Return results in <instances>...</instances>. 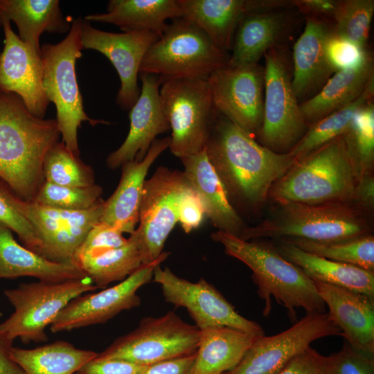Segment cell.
<instances>
[{
	"instance_id": "1",
	"label": "cell",
	"mask_w": 374,
	"mask_h": 374,
	"mask_svg": "<svg viewBox=\"0 0 374 374\" xmlns=\"http://www.w3.org/2000/svg\"><path fill=\"white\" fill-rule=\"evenodd\" d=\"M205 150L232 206L253 212L262 208L272 186L296 162L289 152L262 145L220 113Z\"/></svg>"
},
{
	"instance_id": "2",
	"label": "cell",
	"mask_w": 374,
	"mask_h": 374,
	"mask_svg": "<svg viewBox=\"0 0 374 374\" xmlns=\"http://www.w3.org/2000/svg\"><path fill=\"white\" fill-rule=\"evenodd\" d=\"M60 136L56 119L33 116L19 96L0 90V179L19 198L35 199L45 157Z\"/></svg>"
},
{
	"instance_id": "3",
	"label": "cell",
	"mask_w": 374,
	"mask_h": 374,
	"mask_svg": "<svg viewBox=\"0 0 374 374\" xmlns=\"http://www.w3.org/2000/svg\"><path fill=\"white\" fill-rule=\"evenodd\" d=\"M211 238L221 244L225 253L246 265L252 271L259 297L264 301L262 314L268 317L274 298L283 306L292 322L297 321L298 308L306 314L325 312L326 305L314 281L285 258L272 244L258 239L244 240L217 231Z\"/></svg>"
},
{
	"instance_id": "4",
	"label": "cell",
	"mask_w": 374,
	"mask_h": 374,
	"mask_svg": "<svg viewBox=\"0 0 374 374\" xmlns=\"http://www.w3.org/2000/svg\"><path fill=\"white\" fill-rule=\"evenodd\" d=\"M361 179L341 135L297 161L272 186L276 204L355 202Z\"/></svg>"
},
{
	"instance_id": "5",
	"label": "cell",
	"mask_w": 374,
	"mask_h": 374,
	"mask_svg": "<svg viewBox=\"0 0 374 374\" xmlns=\"http://www.w3.org/2000/svg\"><path fill=\"white\" fill-rule=\"evenodd\" d=\"M368 212L355 202L277 204L272 214L253 226H246L239 238L346 240L371 234Z\"/></svg>"
},
{
	"instance_id": "6",
	"label": "cell",
	"mask_w": 374,
	"mask_h": 374,
	"mask_svg": "<svg viewBox=\"0 0 374 374\" xmlns=\"http://www.w3.org/2000/svg\"><path fill=\"white\" fill-rule=\"evenodd\" d=\"M230 54L218 48L198 26L184 17L171 19L146 52L139 73L175 78H208L226 66Z\"/></svg>"
},
{
	"instance_id": "7",
	"label": "cell",
	"mask_w": 374,
	"mask_h": 374,
	"mask_svg": "<svg viewBox=\"0 0 374 374\" xmlns=\"http://www.w3.org/2000/svg\"><path fill=\"white\" fill-rule=\"evenodd\" d=\"M83 19H73L68 35L57 44H44L40 47L43 66V87L46 97L56 107L57 122L62 142L80 156L78 129L83 121L91 125L109 124L103 120L89 117L84 110L79 89L75 64L82 56Z\"/></svg>"
},
{
	"instance_id": "8",
	"label": "cell",
	"mask_w": 374,
	"mask_h": 374,
	"mask_svg": "<svg viewBox=\"0 0 374 374\" xmlns=\"http://www.w3.org/2000/svg\"><path fill=\"white\" fill-rule=\"evenodd\" d=\"M265 57L264 109L258 137L277 153L288 152L308 128L292 87V60L287 46L269 49Z\"/></svg>"
},
{
	"instance_id": "9",
	"label": "cell",
	"mask_w": 374,
	"mask_h": 374,
	"mask_svg": "<svg viewBox=\"0 0 374 374\" xmlns=\"http://www.w3.org/2000/svg\"><path fill=\"white\" fill-rule=\"evenodd\" d=\"M159 96L171 130V152L181 159L202 152L219 114L207 79L168 80Z\"/></svg>"
},
{
	"instance_id": "10",
	"label": "cell",
	"mask_w": 374,
	"mask_h": 374,
	"mask_svg": "<svg viewBox=\"0 0 374 374\" xmlns=\"http://www.w3.org/2000/svg\"><path fill=\"white\" fill-rule=\"evenodd\" d=\"M99 287L89 277L60 283L40 281L22 283L4 291L14 312L0 323V330L12 341L24 344L47 340L45 328L73 299Z\"/></svg>"
},
{
	"instance_id": "11",
	"label": "cell",
	"mask_w": 374,
	"mask_h": 374,
	"mask_svg": "<svg viewBox=\"0 0 374 374\" xmlns=\"http://www.w3.org/2000/svg\"><path fill=\"white\" fill-rule=\"evenodd\" d=\"M200 333L195 325L169 311L142 319L134 330L116 339L98 355L149 366L196 353Z\"/></svg>"
},
{
	"instance_id": "12",
	"label": "cell",
	"mask_w": 374,
	"mask_h": 374,
	"mask_svg": "<svg viewBox=\"0 0 374 374\" xmlns=\"http://www.w3.org/2000/svg\"><path fill=\"white\" fill-rule=\"evenodd\" d=\"M188 181L183 171L160 166L145 179L135 233L142 265L158 259L166 241L178 222V203Z\"/></svg>"
},
{
	"instance_id": "13",
	"label": "cell",
	"mask_w": 374,
	"mask_h": 374,
	"mask_svg": "<svg viewBox=\"0 0 374 374\" xmlns=\"http://www.w3.org/2000/svg\"><path fill=\"white\" fill-rule=\"evenodd\" d=\"M152 278L160 285L166 301L186 309L199 330L226 326L256 337L265 335L260 325L239 314L204 278L193 283L178 276L168 267H161L160 265L155 267Z\"/></svg>"
},
{
	"instance_id": "14",
	"label": "cell",
	"mask_w": 374,
	"mask_h": 374,
	"mask_svg": "<svg viewBox=\"0 0 374 374\" xmlns=\"http://www.w3.org/2000/svg\"><path fill=\"white\" fill-rule=\"evenodd\" d=\"M337 335L341 330L327 312L306 314L280 333L258 337L237 366L223 374H278L313 341Z\"/></svg>"
},
{
	"instance_id": "15",
	"label": "cell",
	"mask_w": 374,
	"mask_h": 374,
	"mask_svg": "<svg viewBox=\"0 0 374 374\" xmlns=\"http://www.w3.org/2000/svg\"><path fill=\"white\" fill-rule=\"evenodd\" d=\"M217 112L255 138L264 109L265 69L258 63L216 70L207 79Z\"/></svg>"
},
{
	"instance_id": "16",
	"label": "cell",
	"mask_w": 374,
	"mask_h": 374,
	"mask_svg": "<svg viewBox=\"0 0 374 374\" xmlns=\"http://www.w3.org/2000/svg\"><path fill=\"white\" fill-rule=\"evenodd\" d=\"M169 255L170 252L163 251L158 259L142 265L116 285L96 293H87L73 299L50 325L51 331H70L104 323L122 311L138 307L141 300L137 291L150 282L155 267Z\"/></svg>"
},
{
	"instance_id": "17",
	"label": "cell",
	"mask_w": 374,
	"mask_h": 374,
	"mask_svg": "<svg viewBox=\"0 0 374 374\" xmlns=\"http://www.w3.org/2000/svg\"><path fill=\"white\" fill-rule=\"evenodd\" d=\"M159 36L153 32H107L93 27L83 19V48L101 53L116 70L121 80L116 103L122 109L130 110L139 98L140 66L146 52Z\"/></svg>"
},
{
	"instance_id": "18",
	"label": "cell",
	"mask_w": 374,
	"mask_h": 374,
	"mask_svg": "<svg viewBox=\"0 0 374 374\" xmlns=\"http://www.w3.org/2000/svg\"><path fill=\"white\" fill-rule=\"evenodd\" d=\"M4 46L0 53V90L17 94L33 116L44 118L49 100L43 87L40 54L12 30L10 22L0 21Z\"/></svg>"
},
{
	"instance_id": "19",
	"label": "cell",
	"mask_w": 374,
	"mask_h": 374,
	"mask_svg": "<svg viewBox=\"0 0 374 374\" xmlns=\"http://www.w3.org/2000/svg\"><path fill=\"white\" fill-rule=\"evenodd\" d=\"M141 89L139 98L130 109V130L122 145L109 154L107 166L111 169L127 162L141 161L156 137L170 130L163 114L159 89L160 78L155 75L139 73Z\"/></svg>"
},
{
	"instance_id": "20",
	"label": "cell",
	"mask_w": 374,
	"mask_h": 374,
	"mask_svg": "<svg viewBox=\"0 0 374 374\" xmlns=\"http://www.w3.org/2000/svg\"><path fill=\"white\" fill-rule=\"evenodd\" d=\"M289 8L244 14L234 34L227 66L258 63L269 49L285 46L296 20Z\"/></svg>"
},
{
	"instance_id": "21",
	"label": "cell",
	"mask_w": 374,
	"mask_h": 374,
	"mask_svg": "<svg viewBox=\"0 0 374 374\" xmlns=\"http://www.w3.org/2000/svg\"><path fill=\"white\" fill-rule=\"evenodd\" d=\"M314 283L344 340L357 350L374 355V298L334 285Z\"/></svg>"
},
{
	"instance_id": "22",
	"label": "cell",
	"mask_w": 374,
	"mask_h": 374,
	"mask_svg": "<svg viewBox=\"0 0 374 374\" xmlns=\"http://www.w3.org/2000/svg\"><path fill=\"white\" fill-rule=\"evenodd\" d=\"M305 28L293 46L292 87L299 101L320 91L334 74L325 55V42L333 25L322 18L306 16Z\"/></svg>"
},
{
	"instance_id": "23",
	"label": "cell",
	"mask_w": 374,
	"mask_h": 374,
	"mask_svg": "<svg viewBox=\"0 0 374 374\" xmlns=\"http://www.w3.org/2000/svg\"><path fill=\"white\" fill-rule=\"evenodd\" d=\"M170 136L156 139L141 161L134 160L121 166L118 185L104 203L100 222L122 233H132L139 223L144 183L152 163L169 148Z\"/></svg>"
},
{
	"instance_id": "24",
	"label": "cell",
	"mask_w": 374,
	"mask_h": 374,
	"mask_svg": "<svg viewBox=\"0 0 374 374\" xmlns=\"http://www.w3.org/2000/svg\"><path fill=\"white\" fill-rule=\"evenodd\" d=\"M183 171L199 195L205 214L218 231L240 236L246 228L229 201L225 188L208 159L205 148L198 154L181 158Z\"/></svg>"
},
{
	"instance_id": "25",
	"label": "cell",
	"mask_w": 374,
	"mask_h": 374,
	"mask_svg": "<svg viewBox=\"0 0 374 374\" xmlns=\"http://www.w3.org/2000/svg\"><path fill=\"white\" fill-rule=\"evenodd\" d=\"M181 17L202 29L220 49L231 50L242 16L257 11L256 0H177Z\"/></svg>"
},
{
	"instance_id": "26",
	"label": "cell",
	"mask_w": 374,
	"mask_h": 374,
	"mask_svg": "<svg viewBox=\"0 0 374 374\" xmlns=\"http://www.w3.org/2000/svg\"><path fill=\"white\" fill-rule=\"evenodd\" d=\"M22 276L50 283L88 277L74 263L53 262L20 245L11 231L0 224V278Z\"/></svg>"
},
{
	"instance_id": "27",
	"label": "cell",
	"mask_w": 374,
	"mask_h": 374,
	"mask_svg": "<svg viewBox=\"0 0 374 374\" xmlns=\"http://www.w3.org/2000/svg\"><path fill=\"white\" fill-rule=\"evenodd\" d=\"M181 17L177 0H110L107 12L89 14L87 21L108 23L123 33L153 32L161 34L167 19Z\"/></svg>"
},
{
	"instance_id": "28",
	"label": "cell",
	"mask_w": 374,
	"mask_h": 374,
	"mask_svg": "<svg viewBox=\"0 0 374 374\" xmlns=\"http://www.w3.org/2000/svg\"><path fill=\"white\" fill-rule=\"evenodd\" d=\"M288 261L314 281L348 288L374 298V271L309 253L279 240L274 245Z\"/></svg>"
},
{
	"instance_id": "29",
	"label": "cell",
	"mask_w": 374,
	"mask_h": 374,
	"mask_svg": "<svg viewBox=\"0 0 374 374\" xmlns=\"http://www.w3.org/2000/svg\"><path fill=\"white\" fill-rule=\"evenodd\" d=\"M200 331L193 374H223L231 371L258 337L226 326Z\"/></svg>"
},
{
	"instance_id": "30",
	"label": "cell",
	"mask_w": 374,
	"mask_h": 374,
	"mask_svg": "<svg viewBox=\"0 0 374 374\" xmlns=\"http://www.w3.org/2000/svg\"><path fill=\"white\" fill-rule=\"evenodd\" d=\"M374 80L373 57L362 66L335 72L319 92L300 103L308 126L358 98Z\"/></svg>"
},
{
	"instance_id": "31",
	"label": "cell",
	"mask_w": 374,
	"mask_h": 374,
	"mask_svg": "<svg viewBox=\"0 0 374 374\" xmlns=\"http://www.w3.org/2000/svg\"><path fill=\"white\" fill-rule=\"evenodd\" d=\"M13 21L19 37L40 54L39 37L44 32L64 33L71 26L58 0H0V21Z\"/></svg>"
},
{
	"instance_id": "32",
	"label": "cell",
	"mask_w": 374,
	"mask_h": 374,
	"mask_svg": "<svg viewBox=\"0 0 374 374\" xmlns=\"http://www.w3.org/2000/svg\"><path fill=\"white\" fill-rule=\"evenodd\" d=\"M13 359L26 374H75L98 353L56 341L32 349L13 347Z\"/></svg>"
},
{
	"instance_id": "33",
	"label": "cell",
	"mask_w": 374,
	"mask_h": 374,
	"mask_svg": "<svg viewBox=\"0 0 374 374\" xmlns=\"http://www.w3.org/2000/svg\"><path fill=\"white\" fill-rule=\"evenodd\" d=\"M75 264L99 288L121 282L142 265L137 238L133 232L123 246L80 258Z\"/></svg>"
},
{
	"instance_id": "34",
	"label": "cell",
	"mask_w": 374,
	"mask_h": 374,
	"mask_svg": "<svg viewBox=\"0 0 374 374\" xmlns=\"http://www.w3.org/2000/svg\"><path fill=\"white\" fill-rule=\"evenodd\" d=\"M374 80L367 86L362 94L352 103L310 125L302 138L288 152L297 161L346 130L356 111L372 102Z\"/></svg>"
},
{
	"instance_id": "35",
	"label": "cell",
	"mask_w": 374,
	"mask_h": 374,
	"mask_svg": "<svg viewBox=\"0 0 374 374\" xmlns=\"http://www.w3.org/2000/svg\"><path fill=\"white\" fill-rule=\"evenodd\" d=\"M285 240L309 253L374 271V237L372 234L335 242L301 238Z\"/></svg>"
},
{
	"instance_id": "36",
	"label": "cell",
	"mask_w": 374,
	"mask_h": 374,
	"mask_svg": "<svg viewBox=\"0 0 374 374\" xmlns=\"http://www.w3.org/2000/svg\"><path fill=\"white\" fill-rule=\"evenodd\" d=\"M346 148L361 178L372 174L374 163V105L358 109L342 134Z\"/></svg>"
},
{
	"instance_id": "37",
	"label": "cell",
	"mask_w": 374,
	"mask_h": 374,
	"mask_svg": "<svg viewBox=\"0 0 374 374\" xmlns=\"http://www.w3.org/2000/svg\"><path fill=\"white\" fill-rule=\"evenodd\" d=\"M44 176L46 181L65 186L85 187L95 184L92 168L62 141L57 142L47 153Z\"/></svg>"
},
{
	"instance_id": "38",
	"label": "cell",
	"mask_w": 374,
	"mask_h": 374,
	"mask_svg": "<svg viewBox=\"0 0 374 374\" xmlns=\"http://www.w3.org/2000/svg\"><path fill=\"white\" fill-rule=\"evenodd\" d=\"M103 188L98 184L85 187L65 186L44 181L33 202L55 208L83 211L101 203Z\"/></svg>"
},
{
	"instance_id": "39",
	"label": "cell",
	"mask_w": 374,
	"mask_h": 374,
	"mask_svg": "<svg viewBox=\"0 0 374 374\" xmlns=\"http://www.w3.org/2000/svg\"><path fill=\"white\" fill-rule=\"evenodd\" d=\"M373 13V0L339 1L333 18V31L337 35L366 48Z\"/></svg>"
},
{
	"instance_id": "40",
	"label": "cell",
	"mask_w": 374,
	"mask_h": 374,
	"mask_svg": "<svg viewBox=\"0 0 374 374\" xmlns=\"http://www.w3.org/2000/svg\"><path fill=\"white\" fill-rule=\"evenodd\" d=\"M324 50L334 73L358 69L372 57L366 48L337 35L333 30L326 40Z\"/></svg>"
},
{
	"instance_id": "41",
	"label": "cell",
	"mask_w": 374,
	"mask_h": 374,
	"mask_svg": "<svg viewBox=\"0 0 374 374\" xmlns=\"http://www.w3.org/2000/svg\"><path fill=\"white\" fill-rule=\"evenodd\" d=\"M10 190L0 179V224L17 233L26 248L40 255L41 243L31 224L11 203Z\"/></svg>"
},
{
	"instance_id": "42",
	"label": "cell",
	"mask_w": 374,
	"mask_h": 374,
	"mask_svg": "<svg viewBox=\"0 0 374 374\" xmlns=\"http://www.w3.org/2000/svg\"><path fill=\"white\" fill-rule=\"evenodd\" d=\"M123 233L115 227L99 222L89 231L78 248L75 256V264L80 258L95 256L123 246L128 238H125Z\"/></svg>"
},
{
	"instance_id": "43",
	"label": "cell",
	"mask_w": 374,
	"mask_h": 374,
	"mask_svg": "<svg viewBox=\"0 0 374 374\" xmlns=\"http://www.w3.org/2000/svg\"><path fill=\"white\" fill-rule=\"evenodd\" d=\"M328 359L333 374H374V355L357 350L345 340Z\"/></svg>"
},
{
	"instance_id": "44",
	"label": "cell",
	"mask_w": 374,
	"mask_h": 374,
	"mask_svg": "<svg viewBox=\"0 0 374 374\" xmlns=\"http://www.w3.org/2000/svg\"><path fill=\"white\" fill-rule=\"evenodd\" d=\"M206 216L202 202L189 182L182 191L178 203V222L185 233L197 229Z\"/></svg>"
},
{
	"instance_id": "45",
	"label": "cell",
	"mask_w": 374,
	"mask_h": 374,
	"mask_svg": "<svg viewBox=\"0 0 374 374\" xmlns=\"http://www.w3.org/2000/svg\"><path fill=\"white\" fill-rule=\"evenodd\" d=\"M278 374H333L328 356L312 347L293 357Z\"/></svg>"
},
{
	"instance_id": "46",
	"label": "cell",
	"mask_w": 374,
	"mask_h": 374,
	"mask_svg": "<svg viewBox=\"0 0 374 374\" xmlns=\"http://www.w3.org/2000/svg\"><path fill=\"white\" fill-rule=\"evenodd\" d=\"M146 366L123 359L103 358L97 355L75 374H141Z\"/></svg>"
},
{
	"instance_id": "47",
	"label": "cell",
	"mask_w": 374,
	"mask_h": 374,
	"mask_svg": "<svg viewBox=\"0 0 374 374\" xmlns=\"http://www.w3.org/2000/svg\"><path fill=\"white\" fill-rule=\"evenodd\" d=\"M196 353L147 366L141 374H193Z\"/></svg>"
},
{
	"instance_id": "48",
	"label": "cell",
	"mask_w": 374,
	"mask_h": 374,
	"mask_svg": "<svg viewBox=\"0 0 374 374\" xmlns=\"http://www.w3.org/2000/svg\"><path fill=\"white\" fill-rule=\"evenodd\" d=\"M338 1L335 0H292V4L306 16L327 19V18H334Z\"/></svg>"
},
{
	"instance_id": "49",
	"label": "cell",
	"mask_w": 374,
	"mask_h": 374,
	"mask_svg": "<svg viewBox=\"0 0 374 374\" xmlns=\"http://www.w3.org/2000/svg\"><path fill=\"white\" fill-rule=\"evenodd\" d=\"M12 341L0 330V374H26L12 357Z\"/></svg>"
},
{
	"instance_id": "50",
	"label": "cell",
	"mask_w": 374,
	"mask_h": 374,
	"mask_svg": "<svg viewBox=\"0 0 374 374\" xmlns=\"http://www.w3.org/2000/svg\"><path fill=\"white\" fill-rule=\"evenodd\" d=\"M355 203L371 211L374 205V179L372 174L361 178L355 194Z\"/></svg>"
},
{
	"instance_id": "51",
	"label": "cell",
	"mask_w": 374,
	"mask_h": 374,
	"mask_svg": "<svg viewBox=\"0 0 374 374\" xmlns=\"http://www.w3.org/2000/svg\"></svg>"
}]
</instances>
